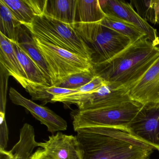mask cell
I'll return each mask as SVG.
<instances>
[{"label": "cell", "mask_w": 159, "mask_h": 159, "mask_svg": "<svg viewBox=\"0 0 159 159\" xmlns=\"http://www.w3.org/2000/svg\"><path fill=\"white\" fill-rule=\"evenodd\" d=\"M32 37L48 65L52 86L72 74L95 69L92 60Z\"/></svg>", "instance_id": "cell-5"}, {"label": "cell", "mask_w": 159, "mask_h": 159, "mask_svg": "<svg viewBox=\"0 0 159 159\" xmlns=\"http://www.w3.org/2000/svg\"><path fill=\"white\" fill-rule=\"evenodd\" d=\"M132 100L142 105L159 102V57L144 76L128 90Z\"/></svg>", "instance_id": "cell-12"}, {"label": "cell", "mask_w": 159, "mask_h": 159, "mask_svg": "<svg viewBox=\"0 0 159 159\" xmlns=\"http://www.w3.org/2000/svg\"><path fill=\"white\" fill-rule=\"evenodd\" d=\"M159 57V46L145 36L109 61L94 65L95 69L97 75L106 81L120 85L128 91Z\"/></svg>", "instance_id": "cell-2"}, {"label": "cell", "mask_w": 159, "mask_h": 159, "mask_svg": "<svg viewBox=\"0 0 159 159\" xmlns=\"http://www.w3.org/2000/svg\"><path fill=\"white\" fill-rule=\"evenodd\" d=\"M1 73V96H0V115L5 116L8 80L10 75L2 64H0Z\"/></svg>", "instance_id": "cell-25"}, {"label": "cell", "mask_w": 159, "mask_h": 159, "mask_svg": "<svg viewBox=\"0 0 159 159\" xmlns=\"http://www.w3.org/2000/svg\"><path fill=\"white\" fill-rule=\"evenodd\" d=\"M99 23L102 25L127 37L132 41V43L146 36L134 25L114 16L106 15Z\"/></svg>", "instance_id": "cell-21"}, {"label": "cell", "mask_w": 159, "mask_h": 159, "mask_svg": "<svg viewBox=\"0 0 159 159\" xmlns=\"http://www.w3.org/2000/svg\"><path fill=\"white\" fill-rule=\"evenodd\" d=\"M37 147H39V142L35 140L34 127L25 123L20 130L19 141L10 152L16 159H30L33 150Z\"/></svg>", "instance_id": "cell-19"}, {"label": "cell", "mask_w": 159, "mask_h": 159, "mask_svg": "<svg viewBox=\"0 0 159 159\" xmlns=\"http://www.w3.org/2000/svg\"><path fill=\"white\" fill-rule=\"evenodd\" d=\"M97 75V74L95 69L75 73L65 78L53 86L65 89L76 90L89 83Z\"/></svg>", "instance_id": "cell-24"}, {"label": "cell", "mask_w": 159, "mask_h": 159, "mask_svg": "<svg viewBox=\"0 0 159 159\" xmlns=\"http://www.w3.org/2000/svg\"><path fill=\"white\" fill-rule=\"evenodd\" d=\"M30 159H51L46 154L45 151L39 148L32 154Z\"/></svg>", "instance_id": "cell-26"}, {"label": "cell", "mask_w": 159, "mask_h": 159, "mask_svg": "<svg viewBox=\"0 0 159 159\" xmlns=\"http://www.w3.org/2000/svg\"><path fill=\"white\" fill-rule=\"evenodd\" d=\"M0 64L26 90L29 86L26 75L16 54L11 41L0 33Z\"/></svg>", "instance_id": "cell-14"}, {"label": "cell", "mask_w": 159, "mask_h": 159, "mask_svg": "<svg viewBox=\"0 0 159 159\" xmlns=\"http://www.w3.org/2000/svg\"><path fill=\"white\" fill-rule=\"evenodd\" d=\"M99 23L94 27L86 41L91 44L96 55L94 65L109 61L132 43L129 38Z\"/></svg>", "instance_id": "cell-7"}, {"label": "cell", "mask_w": 159, "mask_h": 159, "mask_svg": "<svg viewBox=\"0 0 159 159\" xmlns=\"http://www.w3.org/2000/svg\"><path fill=\"white\" fill-rule=\"evenodd\" d=\"M26 91L31 96L33 100L42 101L44 104L52 103L53 98L58 96L79 93L78 89L71 90L54 86L42 87L30 85Z\"/></svg>", "instance_id": "cell-23"}, {"label": "cell", "mask_w": 159, "mask_h": 159, "mask_svg": "<svg viewBox=\"0 0 159 159\" xmlns=\"http://www.w3.org/2000/svg\"><path fill=\"white\" fill-rule=\"evenodd\" d=\"M51 159H83L80 142L76 136L68 135L61 132L52 135L48 140L39 142Z\"/></svg>", "instance_id": "cell-11"}, {"label": "cell", "mask_w": 159, "mask_h": 159, "mask_svg": "<svg viewBox=\"0 0 159 159\" xmlns=\"http://www.w3.org/2000/svg\"><path fill=\"white\" fill-rule=\"evenodd\" d=\"M9 97L13 104L27 110L35 119L46 126L48 131L52 134L67 130V123L62 117L48 108L26 98L13 87L10 88Z\"/></svg>", "instance_id": "cell-10"}, {"label": "cell", "mask_w": 159, "mask_h": 159, "mask_svg": "<svg viewBox=\"0 0 159 159\" xmlns=\"http://www.w3.org/2000/svg\"><path fill=\"white\" fill-rule=\"evenodd\" d=\"M99 3L106 15L120 18L134 25L155 45H159V37L156 30L141 18L130 3L119 0L99 1Z\"/></svg>", "instance_id": "cell-9"}, {"label": "cell", "mask_w": 159, "mask_h": 159, "mask_svg": "<svg viewBox=\"0 0 159 159\" xmlns=\"http://www.w3.org/2000/svg\"><path fill=\"white\" fill-rule=\"evenodd\" d=\"M23 25L44 14L47 0H1Z\"/></svg>", "instance_id": "cell-15"}, {"label": "cell", "mask_w": 159, "mask_h": 159, "mask_svg": "<svg viewBox=\"0 0 159 159\" xmlns=\"http://www.w3.org/2000/svg\"><path fill=\"white\" fill-rule=\"evenodd\" d=\"M16 54L32 86H52L47 78L30 57L20 48L17 43L11 42ZM29 85V86H30Z\"/></svg>", "instance_id": "cell-18"}, {"label": "cell", "mask_w": 159, "mask_h": 159, "mask_svg": "<svg viewBox=\"0 0 159 159\" xmlns=\"http://www.w3.org/2000/svg\"><path fill=\"white\" fill-rule=\"evenodd\" d=\"M18 44L44 74L52 85L48 65L27 29L22 25L19 30Z\"/></svg>", "instance_id": "cell-17"}, {"label": "cell", "mask_w": 159, "mask_h": 159, "mask_svg": "<svg viewBox=\"0 0 159 159\" xmlns=\"http://www.w3.org/2000/svg\"><path fill=\"white\" fill-rule=\"evenodd\" d=\"M0 159H16L14 156L6 150L0 149Z\"/></svg>", "instance_id": "cell-27"}, {"label": "cell", "mask_w": 159, "mask_h": 159, "mask_svg": "<svg viewBox=\"0 0 159 159\" xmlns=\"http://www.w3.org/2000/svg\"><path fill=\"white\" fill-rule=\"evenodd\" d=\"M127 129L131 134L159 151V102L143 105Z\"/></svg>", "instance_id": "cell-8"}, {"label": "cell", "mask_w": 159, "mask_h": 159, "mask_svg": "<svg viewBox=\"0 0 159 159\" xmlns=\"http://www.w3.org/2000/svg\"><path fill=\"white\" fill-rule=\"evenodd\" d=\"M76 132L83 159H150L155 150L127 128L93 127Z\"/></svg>", "instance_id": "cell-1"}, {"label": "cell", "mask_w": 159, "mask_h": 159, "mask_svg": "<svg viewBox=\"0 0 159 159\" xmlns=\"http://www.w3.org/2000/svg\"><path fill=\"white\" fill-rule=\"evenodd\" d=\"M24 26L34 37L93 61V49L70 25L43 14Z\"/></svg>", "instance_id": "cell-3"}, {"label": "cell", "mask_w": 159, "mask_h": 159, "mask_svg": "<svg viewBox=\"0 0 159 159\" xmlns=\"http://www.w3.org/2000/svg\"><path fill=\"white\" fill-rule=\"evenodd\" d=\"M143 105L127 100L116 105L93 110L74 111L72 116L74 131L93 127L127 128Z\"/></svg>", "instance_id": "cell-4"}, {"label": "cell", "mask_w": 159, "mask_h": 159, "mask_svg": "<svg viewBox=\"0 0 159 159\" xmlns=\"http://www.w3.org/2000/svg\"><path fill=\"white\" fill-rule=\"evenodd\" d=\"M129 3L144 21L159 25V0H133Z\"/></svg>", "instance_id": "cell-22"}, {"label": "cell", "mask_w": 159, "mask_h": 159, "mask_svg": "<svg viewBox=\"0 0 159 159\" xmlns=\"http://www.w3.org/2000/svg\"><path fill=\"white\" fill-rule=\"evenodd\" d=\"M77 2L78 0H47L44 14L73 28L76 22Z\"/></svg>", "instance_id": "cell-16"}, {"label": "cell", "mask_w": 159, "mask_h": 159, "mask_svg": "<svg viewBox=\"0 0 159 159\" xmlns=\"http://www.w3.org/2000/svg\"><path fill=\"white\" fill-rule=\"evenodd\" d=\"M106 16L98 0H78L76 22L73 28L83 37L95 24L101 22Z\"/></svg>", "instance_id": "cell-13"}, {"label": "cell", "mask_w": 159, "mask_h": 159, "mask_svg": "<svg viewBox=\"0 0 159 159\" xmlns=\"http://www.w3.org/2000/svg\"><path fill=\"white\" fill-rule=\"evenodd\" d=\"M128 91L123 86L106 81L97 91L91 93H73L55 97L53 103L76 105L80 111L93 110L131 100Z\"/></svg>", "instance_id": "cell-6"}, {"label": "cell", "mask_w": 159, "mask_h": 159, "mask_svg": "<svg viewBox=\"0 0 159 159\" xmlns=\"http://www.w3.org/2000/svg\"><path fill=\"white\" fill-rule=\"evenodd\" d=\"M22 25L7 6L0 0V33L11 42L18 43Z\"/></svg>", "instance_id": "cell-20"}]
</instances>
